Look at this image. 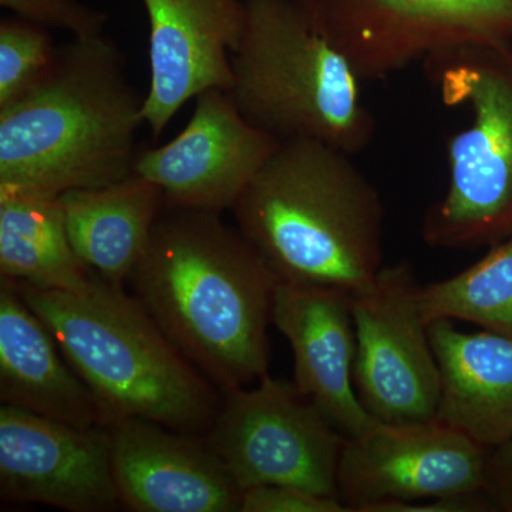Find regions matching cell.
Returning a JSON list of instances; mask_svg holds the SVG:
<instances>
[{
    "mask_svg": "<svg viewBox=\"0 0 512 512\" xmlns=\"http://www.w3.org/2000/svg\"><path fill=\"white\" fill-rule=\"evenodd\" d=\"M128 282L165 335L221 393L268 375V325L279 279L218 212L164 204Z\"/></svg>",
    "mask_w": 512,
    "mask_h": 512,
    "instance_id": "cell-1",
    "label": "cell"
},
{
    "mask_svg": "<svg viewBox=\"0 0 512 512\" xmlns=\"http://www.w3.org/2000/svg\"><path fill=\"white\" fill-rule=\"evenodd\" d=\"M143 104L113 40L74 37L43 82L0 107V190L60 197L130 177Z\"/></svg>",
    "mask_w": 512,
    "mask_h": 512,
    "instance_id": "cell-2",
    "label": "cell"
},
{
    "mask_svg": "<svg viewBox=\"0 0 512 512\" xmlns=\"http://www.w3.org/2000/svg\"><path fill=\"white\" fill-rule=\"evenodd\" d=\"M349 154L282 141L232 208L279 282L365 292L383 268L384 207Z\"/></svg>",
    "mask_w": 512,
    "mask_h": 512,
    "instance_id": "cell-3",
    "label": "cell"
},
{
    "mask_svg": "<svg viewBox=\"0 0 512 512\" xmlns=\"http://www.w3.org/2000/svg\"><path fill=\"white\" fill-rule=\"evenodd\" d=\"M9 282L52 332L99 404L106 426L134 417L183 433L210 431L221 390L124 286L97 279L89 292L72 293Z\"/></svg>",
    "mask_w": 512,
    "mask_h": 512,
    "instance_id": "cell-4",
    "label": "cell"
},
{
    "mask_svg": "<svg viewBox=\"0 0 512 512\" xmlns=\"http://www.w3.org/2000/svg\"><path fill=\"white\" fill-rule=\"evenodd\" d=\"M229 96L278 141L312 140L349 156L372 144L376 120L362 79L296 0H245Z\"/></svg>",
    "mask_w": 512,
    "mask_h": 512,
    "instance_id": "cell-5",
    "label": "cell"
},
{
    "mask_svg": "<svg viewBox=\"0 0 512 512\" xmlns=\"http://www.w3.org/2000/svg\"><path fill=\"white\" fill-rule=\"evenodd\" d=\"M423 69L471 121L447 140L446 192L427 208L421 237L433 248L493 247L512 235V40L444 50Z\"/></svg>",
    "mask_w": 512,
    "mask_h": 512,
    "instance_id": "cell-6",
    "label": "cell"
},
{
    "mask_svg": "<svg viewBox=\"0 0 512 512\" xmlns=\"http://www.w3.org/2000/svg\"><path fill=\"white\" fill-rule=\"evenodd\" d=\"M208 443L242 491L291 485L339 498L343 436L295 383L265 375L222 393Z\"/></svg>",
    "mask_w": 512,
    "mask_h": 512,
    "instance_id": "cell-7",
    "label": "cell"
},
{
    "mask_svg": "<svg viewBox=\"0 0 512 512\" xmlns=\"http://www.w3.org/2000/svg\"><path fill=\"white\" fill-rule=\"evenodd\" d=\"M362 82L454 47L512 40V0H301Z\"/></svg>",
    "mask_w": 512,
    "mask_h": 512,
    "instance_id": "cell-8",
    "label": "cell"
},
{
    "mask_svg": "<svg viewBox=\"0 0 512 512\" xmlns=\"http://www.w3.org/2000/svg\"><path fill=\"white\" fill-rule=\"evenodd\" d=\"M420 288L413 266L400 261L383 265L372 288L352 295L356 392L382 423L436 420L440 372Z\"/></svg>",
    "mask_w": 512,
    "mask_h": 512,
    "instance_id": "cell-9",
    "label": "cell"
},
{
    "mask_svg": "<svg viewBox=\"0 0 512 512\" xmlns=\"http://www.w3.org/2000/svg\"><path fill=\"white\" fill-rule=\"evenodd\" d=\"M488 448L439 420L379 423L346 440L339 498L352 512L484 493Z\"/></svg>",
    "mask_w": 512,
    "mask_h": 512,
    "instance_id": "cell-10",
    "label": "cell"
},
{
    "mask_svg": "<svg viewBox=\"0 0 512 512\" xmlns=\"http://www.w3.org/2000/svg\"><path fill=\"white\" fill-rule=\"evenodd\" d=\"M281 141L259 130L228 92L195 99L187 126L164 146L138 153L134 174L156 184L171 207L232 210Z\"/></svg>",
    "mask_w": 512,
    "mask_h": 512,
    "instance_id": "cell-11",
    "label": "cell"
},
{
    "mask_svg": "<svg viewBox=\"0 0 512 512\" xmlns=\"http://www.w3.org/2000/svg\"><path fill=\"white\" fill-rule=\"evenodd\" d=\"M0 493L70 512L121 507L106 426L76 427L0 407Z\"/></svg>",
    "mask_w": 512,
    "mask_h": 512,
    "instance_id": "cell-12",
    "label": "cell"
},
{
    "mask_svg": "<svg viewBox=\"0 0 512 512\" xmlns=\"http://www.w3.org/2000/svg\"><path fill=\"white\" fill-rule=\"evenodd\" d=\"M141 2L150 22L143 119L157 140L187 101L207 90L231 89L232 53L241 42L247 9L241 0Z\"/></svg>",
    "mask_w": 512,
    "mask_h": 512,
    "instance_id": "cell-13",
    "label": "cell"
},
{
    "mask_svg": "<svg viewBox=\"0 0 512 512\" xmlns=\"http://www.w3.org/2000/svg\"><path fill=\"white\" fill-rule=\"evenodd\" d=\"M114 480L123 507L137 512H239L242 493L201 434L154 421L107 424Z\"/></svg>",
    "mask_w": 512,
    "mask_h": 512,
    "instance_id": "cell-14",
    "label": "cell"
},
{
    "mask_svg": "<svg viewBox=\"0 0 512 512\" xmlns=\"http://www.w3.org/2000/svg\"><path fill=\"white\" fill-rule=\"evenodd\" d=\"M272 322L291 345L295 386L343 436L359 437L379 423L360 402L353 370L356 329L352 293L278 282Z\"/></svg>",
    "mask_w": 512,
    "mask_h": 512,
    "instance_id": "cell-15",
    "label": "cell"
},
{
    "mask_svg": "<svg viewBox=\"0 0 512 512\" xmlns=\"http://www.w3.org/2000/svg\"><path fill=\"white\" fill-rule=\"evenodd\" d=\"M0 399L37 416L76 427L106 426L86 383L52 332L8 279L0 281Z\"/></svg>",
    "mask_w": 512,
    "mask_h": 512,
    "instance_id": "cell-16",
    "label": "cell"
},
{
    "mask_svg": "<svg viewBox=\"0 0 512 512\" xmlns=\"http://www.w3.org/2000/svg\"><path fill=\"white\" fill-rule=\"evenodd\" d=\"M440 372L436 419L485 448L512 437V338L463 332L453 320L429 323Z\"/></svg>",
    "mask_w": 512,
    "mask_h": 512,
    "instance_id": "cell-17",
    "label": "cell"
},
{
    "mask_svg": "<svg viewBox=\"0 0 512 512\" xmlns=\"http://www.w3.org/2000/svg\"><path fill=\"white\" fill-rule=\"evenodd\" d=\"M67 235L90 274L124 286L146 254L164 208L160 188L133 174L117 183L64 192Z\"/></svg>",
    "mask_w": 512,
    "mask_h": 512,
    "instance_id": "cell-18",
    "label": "cell"
},
{
    "mask_svg": "<svg viewBox=\"0 0 512 512\" xmlns=\"http://www.w3.org/2000/svg\"><path fill=\"white\" fill-rule=\"evenodd\" d=\"M0 275L72 293L96 285L72 247L59 197L0 190Z\"/></svg>",
    "mask_w": 512,
    "mask_h": 512,
    "instance_id": "cell-19",
    "label": "cell"
},
{
    "mask_svg": "<svg viewBox=\"0 0 512 512\" xmlns=\"http://www.w3.org/2000/svg\"><path fill=\"white\" fill-rule=\"evenodd\" d=\"M419 303L427 323L464 320L512 338V235L460 274L421 286Z\"/></svg>",
    "mask_w": 512,
    "mask_h": 512,
    "instance_id": "cell-20",
    "label": "cell"
},
{
    "mask_svg": "<svg viewBox=\"0 0 512 512\" xmlns=\"http://www.w3.org/2000/svg\"><path fill=\"white\" fill-rule=\"evenodd\" d=\"M49 29L29 20L0 22V107L25 96L46 79L59 59Z\"/></svg>",
    "mask_w": 512,
    "mask_h": 512,
    "instance_id": "cell-21",
    "label": "cell"
},
{
    "mask_svg": "<svg viewBox=\"0 0 512 512\" xmlns=\"http://www.w3.org/2000/svg\"><path fill=\"white\" fill-rule=\"evenodd\" d=\"M2 8L46 29L72 33L76 39L103 35L109 16L79 0H0Z\"/></svg>",
    "mask_w": 512,
    "mask_h": 512,
    "instance_id": "cell-22",
    "label": "cell"
},
{
    "mask_svg": "<svg viewBox=\"0 0 512 512\" xmlns=\"http://www.w3.org/2000/svg\"><path fill=\"white\" fill-rule=\"evenodd\" d=\"M239 512H352L338 497L291 487L259 485L242 493Z\"/></svg>",
    "mask_w": 512,
    "mask_h": 512,
    "instance_id": "cell-23",
    "label": "cell"
},
{
    "mask_svg": "<svg viewBox=\"0 0 512 512\" xmlns=\"http://www.w3.org/2000/svg\"><path fill=\"white\" fill-rule=\"evenodd\" d=\"M483 490L494 511L512 512V437L488 448Z\"/></svg>",
    "mask_w": 512,
    "mask_h": 512,
    "instance_id": "cell-24",
    "label": "cell"
},
{
    "mask_svg": "<svg viewBox=\"0 0 512 512\" xmlns=\"http://www.w3.org/2000/svg\"><path fill=\"white\" fill-rule=\"evenodd\" d=\"M494 511L485 493L434 498L417 503H386L375 505L369 512H488Z\"/></svg>",
    "mask_w": 512,
    "mask_h": 512,
    "instance_id": "cell-25",
    "label": "cell"
}]
</instances>
